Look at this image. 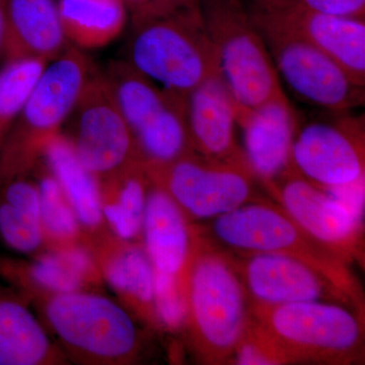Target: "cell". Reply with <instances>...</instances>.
Here are the masks:
<instances>
[{"label": "cell", "instance_id": "44dd1931", "mask_svg": "<svg viewBox=\"0 0 365 365\" xmlns=\"http://www.w3.org/2000/svg\"><path fill=\"white\" fill-rule=\"evenodd\" d=\"M66 360L26 299L0 285V365L66 364Z\"/></svg>", "mask_w": 365, "mask_h": 365}, {"label": "cell", "instance_id": "3957f363", "mask_svg": "<svg viewBox=\"0 0 365 365\" xmlns=\"http://www.w3.org/2000/svg\"><path fill=\"white\" fill-rule=\"evenodd\" d=\"M132 26L126 61L163 90L187 98L204 81L222 76L200 9L132 19Z\"/></svg>", "mask_w": 365, "mask_h": 365}, {"label": "cell", "instance_id": "8992f818", "mask_svg": "<svg viewBox=\"0 0 365 365\" xmlns=\"http://www.w3.org/2000/svg\"><path fill=\"white\" fill-rule=\"evenodd\" d=\"M251 316L290 364H349L364 354V314L334 302L263 306L251 302Z\"/></svg>", "mask_w": 365, "mask_h": 365}, {"label": "cell", "instance_id": "8fae6325", "mask_svg": "<svg viewBox=\"0 0 365 365\" xmlns=\"http://www.w3.org/2000/svg\"><path fill=\"white\" fill-rule=\"evenodd\" d=\"M266 190L314 239L335 250L351 264L364 263V215L309 181L292 165Z\"/></svg>", "mask_w": 365, "mask_h": 365}, {"label": "cell", "instance_id": "d6986e66", "mask_svg": "<svg viewBox=\"0 0 365 365\" xmlns=\"http://www.w3.org/2000/svg\"><path fill=\"white\" fill-rule=\"evenodd\" d=\"M197 235L198 227L190 223L182 209L162 188L150 182L141 244L155 270L182 275Z\"/></svg>", "mask_w": 365, "mask_h": 365}, {"label": "cell", "instance_id": "ac0fdd59", "mask_svg": "<svg viewBox=\"0 0 365 365\" xmlns=\"http://www.w3.org/2000/svg\"><path fill=\"white\" fill-rule=\"evenodd\" d=\"M187 128L192 148L213 160H230L244 153L235 140V103L222 76L204 81L186 98Z\"/></svg>", "mask_w": 365, "mask_h": 365}, {"label": "cell", "instance_id": "83f0119b", "mask_svg": "<svg viewBox=\"0 0 365 365\" xmlns=\"http://www.w3.org/2000/svg\"><path fill=\"white\" fill-rule=\"evenodd\" d=\"M155 309L160 330L175 333L185 329L187 302L182 275H169L155 269Z\"/></svg>", "mask_w": 365, "mask_h": 365}, {"label": "cell", "instance_id": "f1b7e54d", "mask_svg": "<svg viewBox=\"0 0 365 365\" xmlns=\"http://www.w3.org/2000/svg\"><path fill=\"white\" fill-rule=\"evenodd\" d=\"M0 239L9 248L33 254L44 247L40 220L0 198Z\"/></svg>", "mask_w": 365, "mask_h": 365}, {"label": "cell", "instance_id": "1f68e13d", "mask_svg": "<svg viewBox=\"0 0 365 365\" xmlns=\"http://www.w3.org/2000/svg\"><path fill=\"white\" fill-rule=\"evenodd\" d=\"M196 9H199V0H148L143 11L132 16V19L165 16L175 11Z\"/></svg>", "mask_w": 365, "mask_h": 365}, {"label": "cell", "instance_id": "7402d4cb", "mask_svg": "<svg viewBox=\"0 0 365 365\" xmlns=\"http://www.w3.org/2000/svg\"><path fill=\"white\" fill-rule=\"evenodd\" d=\"M58 182L86 235L104 232L100 182L79 160L68 137L59 134L46 145L43 157Z\"/></svg>", "mask_w": 365, "mask_h": 365}, {"label": "cell", "instance_id": "e0dca14e", "mask_svg": "<svg viewBox=\"0 0 365 365\" xmlns=\"http://www.w3.org/2000/svg\"><path fill=\"white\" fill-rule=\"evenodd\" d=\"M235 117L242 129L247 163L266 188L292 165L297 114L289 101H283L254 110L235 107Z\"/></svg>", "mask_w": 365, "mask_h": 365}, {"label": "cell", "instance_id": "30bf717a", "mask_svg": "<svg viewBox=\"0 0 365 365\" xmlns=\"http://www.w3.org/2000/svg\"><path fill=\"white\" fill-rule=\"evenodd\" d=\"M71 141L83 165L98 181L140 162L130 127L104 73L93 67L69 115Z\"/></svg>", "mask_w": 365, "mask_h": 365}, {"label": "cell", "instance_id": "4316f807", "mask_svg": "<svg viewBox=\"0 0 365 365\" xmlns=\"http://www.w3.org/2000/svg\"><path fill=\"white\" fill-rule=\"evenodd\" d=\"M47 62L37 59L6 60L0 67V157L26 98Z\"/></svg>", "mask_w": 365, "mask_h": 365}, {"label": "cell", "instance_id": "5bb4252c", "mask_svg": "<svg viewBox=\"0 0 365 365\" xmlns=\"http://www.w3.org/2000/svg\"><path fill=\"white\" fill-rule=\"evenodd\" d=\"M241 255L240 258L232 257V262L254 304L277 306L322 300L359 313L344 292L304 262L277 253Z\"/></svg>", "mask_w": 365, "mask_h": 365}, {"label": "cell", "instance_id": "6da1fadb", "mask_svg": "<svg viewBox=\"0 0 365 365\" xmlns=\"http://www.w3.org/2000/svg\"><path fill=\"white\" fill-rule=\"evenodd\" d=\"M182 279L192 348L205 364H227L251 322V302L230 254L201 227Z\"/></svg>", "mask_w": 365, "mask_h": 365}, {"label": "cell", "instance_id": "7a4b0ae2", "mask_svg": "<svg viewBox=\"0 0 365 365\" xmlns=\"http://www.w3.org/2000/svg\"><path fill=\"white\" fill-rule=\"evenodd\" d=\"M207 235L220 248L239 254L277 253L309 264L325 275L364 313V295L345 257L314 239L279 204L255 199L212 220Z\"/></svg>", "mask_w": 365, "mask_h": 365}, {"label": "cell", "instance_id": "d4e9b609", "mask_svg": "<svg viewBox=\"0 0 365 365\" xmlns=\"http://www.w3.org/2000/svg\"><path fill=\"white\" fill-rule=\"evenodd\" d=\"M104 76L133 136L155 122L179 97L155 85L126 60L112 62Z\"/></svg>", "mask_w": 365, "mask_h": 365}, {"label": "cell", "instance_id": "484cf974", "mask_svg": "<svg viewBox=\"0 0 365 365\" xmlns=\"http://www.w3.org/2000/svg\"><path fill=\"white\" fill-rule=\"evenodd\" d=\"M40 225L47 250L66 248L85 241L76 212L51 173L40 178Z\"/></svg>", "mask_w": 365, "mask_h": 365}, {"label": "cell", "instance_id": "ffe728a7", "mask_svg": "<svg viewBox=\"0 0 365 365\" xmlns=\"http://www.w3.org/2000/svg\"><path fill=\"white\" fill-rule=\"evenodd\" d=\"M6 60L37 59L49 62L60 56L68 41L55 0H2Z\"/></svg>", "mask_w": 365, "mask_h": 365}, {"label": "cell", "instance_id": "52a82bcc", "mask_svg": "<svg viewBox=\"0 0 365 365\" xmlns=\"http://www.w3.org/2000/svg\"><path fill=\"white\" fill-rule=\"evenodd\" d=\"M199 9L235 107L254 110L288 101L247 4L242 0H199Z\"/></svg>", "mask_w": 365, "mask_h": 365}, {"label": "cell", "instance_id": "836d02e7", "mask_svg": "<svg viewBox=\"0 0 365 365\" xmlns=\"http://www.w3.org/2000/svg\"><path fill=\"white\" fill-rule=\"evenodd\" d=\"M127 7L130 9L132 16L143 11L144 6L148 4V0H124Z\"/></svg>", "mask_w": 365, "mask_h": 365}, {"label": "cell", "instance_id": "9a60e30c", "mask_svg": "<svg viewBox=\"0 0 365 365\" xmlns=\"http://www.w3.org/2000/svg\"><path fill=\"white\" fill-rule=\"evenodd\" d=\"M83 242L122 306L148 328L160 330L155 309V267L143 244L105 230L86 235Z\"/></svg>", "mask_w": 365, "mask_h": 365}, {"label": "cell", "instance_id": "cb8c5ba5", "mask_svg": "<svg viewBox=\"0 0 365 365\" xmlns=\"http://www.w3.org/2000/svg\"><path fill=\"white\" fill-rule=\"evenodd\" d=\"M57 7L67 41L79 49L110 44L127 21L124 0H59Z\"/></svg>", "mask_w": 365, "mask_h": 365}, {"label": "cell", "instance_id": "4fadbf2b", "mask_svg": "<svg viewBox=\"0 0 365 365\" xmlns=\"http://www.w3.org/2000/svg\"><path fill=\"white\" fill-rule=\"evenodd\" d=\"M250 14L307 41L365 86V21L318 13L287 0H250Z\"/></svg>", "mask_w": 365, "mask_h": 365}, {"label": "cell", "instance_id": "f546056e", "mask_svg": "<svg viewBox=\"0 0 365 365\" xmlns=\"http://www.w3.org/2000/svg\"><path fill=\"white\" fill-rule=\"evenodd\" d=\"M227 364L282 365L290 364V361L263 328L251 318V322L235 346Z\"/></svg>", "mask_w": 365, "mask_h": 365}, {"label": "cell", "instance_id": "2e32d148", "mask_svg": "<svg viewBox=\"0 0 365 365\" xmlns=\"http://www.w3.org/2000/svg\"><path fill=\"white\" fill-rule=\"evenodd\" d=\"M0 277L24 299L90 290L103 280L93 255L83 242L47 250L32 262L0 258Z\"/></svg>", "mask_w": 365, "mask_h": 365}, {"label": "cell", "instance_id": "4dcf8cb0", "mask_svg": "<svg viewBox=\"0 0 365 365\" xmlns=\"http://www.w3.org/2000/svg\"><path fill=\"white\" fill-rule=\"evenodd\" d=\"M318 13L364 20L365 0H287Z\"/></svg>", "mask_w": 365, "mask_h": 365}, {"label": "cell", "instance_id": "d6a6232c", "mask_svg": "<svg viewBox=\"0 0 365 365\" xmlns=\"http://www.w3.org/2000/svg\"><path fill=\"white\" fill-rule=\"evenodd\" d=\"M4 40H6V24H4V2L0 0V61L4 57Z\"/></svg>", "mask_w": 365, "mask_h": 365}, {"label": "cell", "instance_id": "603a6c76", "mask_svg": "<svg viewBox=\"0 0 365 365\" xmlns=\"http://www.w3.org/2000/svg\"><path fill=\"white\" fill-rule=\"evenodd\" d=\"M98 182L106 225L119 239L135 241L141 237L150 188L143 163L132 165Z\"/></svg>", "mask_w": 365, "mask_h": 365}, {"label": "cell", "instance_id": "9c48e42d", "mask_svg": "<svg viewBox=\"0 0 365 365\" xmlns=\"http://www.w3.org/2000/svg\"><path fill=\"white\" fill-rule=\"evenodd\" d=\"M251 18L278 76L300 100L337 116L364 104V86L316 46L270 21Z\"/></svg>", "mask_w": 365, "mask_h": 365}, {"label": "cell", "instance_id": "277c9868", "mask_svg": "<svg viewBox=\"0 0 365 365\" xmlns=\"http://www.w3.org/2000/svg\"><path fill=\"white\" fill-rule=\"evenodd\" d=\"M38 299L66 359L91 365H126L138 359L141 333L122 304L91 290Z\"/></svg>", "mask_w": 365, "mask_h": 365}, {"label": "cell", "instance_id": "7c38bea8", "mask_svg": "<svg viewBox=\"0 0 365 365\" xmlns=\"http://www.w3.org/2000/svg\"><path fill=\"white\" fill-rule=\"evenodd\" d=\"M292 165L324 189L364 181V118L344 114L335 121L307 124L295 132Z\"/></svg>", "mask_w": 365, "mask_h": 365}, {"label": "cell", "instance_id": "ba28073f", "mask_svg": "<svg viewBox=\"0 0 365 365\" xmlns=\"http://www.w3.org/2000/svg\"><path fill=\"white\" fill-rule=\"evenodd\" d=\"M151 184L162 188L192 220H215L258 199L257 179L245 155L213 160L187 153L165 165H143Z\"/></svg>", "mask_w": 365, "mask_h": 365}, {"label": "cell", "instance_id": "5b68a950", "mask_svg": "<svg viewBox=\"0 0 365 365\" xmlns=\"http://www.w3.org/2000/svg\"><path fill=\"white\" fill-rule=\"evenodd\" d=\"M93 67L76 46L46 66L21 108L0 157V185L25 177L68 120Z\"/></svg>", "mask_w": 365, "mask_h": 365}]
</instances>
